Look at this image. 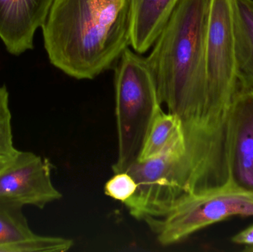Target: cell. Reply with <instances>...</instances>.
<instances>
[{
    "label": "cell",
    "mask_w": 253,
    "mask_h": 252,
    "mask_svg": "<svg viewBox=\"0 0 253 252\" xmlns=\"http://www.w3.org/2000/svg\"><path fill=\"white\" fill-rule=\"evenodd\" d=\"M42 28L53 66L76 79H93L130 45L129 0H53Z\"/></svg>",
    "instance_id": "7a4b0ae2"
},
{
    "label": "cell",
    "mask_w": 253,
    "mask_h": 252,
    "mask_svg": "<svg viewBox=\"0 0 253 252\" xmlns=\"http://www.w3.org/2000/svg\"><path fill=\"white\" fill-rule=\"evenodd\" d=\"M115 91L118 155L114 173L138 161L162 105L147 59L129 47L116 65Z\"/></svg>",
    "instance_id": "3957f363"
},
{
    "label": "cell",
    "mask_w": 253,
    "mask_h": 252,
    "mask_svg": "<svg viewBox=\"0 0 253 252\" xmlns=\"http://www.w3.org/2000/svg\"><path fill=\"white\" fill-rule=\"evenodd\" d=\"M229 180L253 192V88L238 84L227 121Z\"/></svg>",
    "instance_id": "ba28073f"
},
{
    "label": "cell",
    "mask_w": 253,
    "mask_h": 252,
    "mask_svg": "<svg viewBox=\"0 0 253 252\" xmlns=\"http://www.w3.org/2000/svg\"><path fill=\"white\" fill-rule=\"evenodd\" d=\"M211 0H180L146 58L159 99L182 124L185 158L211 171L225 162L208 114L206 36Z\"/></svg>",
    "instance_id": "6da1fadb"
},
{
    "label": "cell",
    "mask_w": 253,
    "mask_h": 252,
    "mask_svg": "<svg viewBox=\"0 0 253 252\" xmlns=\"http://www.w3.org/2000/svg\"><path fill=\"white\" fill-rule=\"evenodd\" d=\"M181 156L168 152L145 161L138 160L125 170L137 186L134 195L124 203L131 216L145 221L169 213L183 195L177 168V158Z\"/></svg>",
    "instance_id": "8992f818"
},
{
    "label": "cell",
    "mask_w": 253,
    "mask_h": 252,
    "mask_svg": "<svg viewBox=\"0 0 253 252\" xmlns=\"http://www.w3.org/2000/svg\"><path fill=\"white\" fill-rule=\"evenodd\" d=\"M232 242L247 247L253 246V225L233 237Z\"/></svg>",
    "instance_id": "2e32d148"
},
{
    "label": "cell",
    "mask_w": 253,
    "mask_h": 252,
    "mask_svg": "<svg viewBox=\"0 0 253 252\" xmlns=\"http://www.w3.org/2000/svg\"><path fill=\"white\" fill-rule=\"evenodd\" d=\"M233 216L253 217V192L229 180L223 186L184 194L166 216L145 222L159 244L170 246Z\"/></svg>",
    "instance_id": "5b68a950"
},
{
    "label": "cell",
    "mask_w": 253,
    "mask_h": 252,
    "mask_svg": "<svg viewBox=\"0 0 253 252\" xmlns=\"http://www.w3.org/2000/svg\"><path fill=\"white\" fill-rule=\"evenodd\" d=\"M53 0H0V38L9 53L34 47L36 31L45 22Z\"/></svg>",
    "instance_id": "9c48e42d"
},
{
    "label": "cell",
    "mask_w": 253,
    "mask_h": 252,
    "mask_svg": "<svg viewBox=\"0 0 253 252\" xmlns=\"http://www.w3.org/2000/svg\"><path fill=\"white\" fill-rule=\"evenodd\" d=\"M18 152L13 146L8 92L5 86H0V158L13 159Z\"/></svg>",
    "instance_id": "5bb4252c"
},
{
    "label": "cell",
    "mask_w": 253,
    "mask_h": 252,
    "mask_svg": "<svg viewBox=\"0 0 253 252\" xmlns=\"http://www.w3.org/2000/svg\"><path fill=\"white\" fill-rule=\"evenodd\" d=\"M135 180L126 172L114 173L105 185V193L110 198L124 204L136 191Z\"/></svg>",
    "instance_id": "9a60e30c"
},
{
    "label": "cell",
    "mask_w": 253,
    "mask_h": 252,
    "mask_svg": "<svg viewBox=\"0 0 253 252\" xmlns=\"http://www.w3.org/2000/svg\"><path fill=\"white\" fill-rule=\"evenodd\" d=\"M233 16L238 78L253 88V0H234Z\"/></svg>",
    "instance_id": "7c38bea8"
},
{
    "label": "cell",
    "mask_w": 253,
    "mask_h": 252,
    "mask_svg": "<svg viewBox=\"0 0 253 252\" xmlns=\"http://www.w3.org/2000/svg\"><path fill=\"white\" fill-rule=\"evenodd\" d=\"M22 209L0 204V249L37 235L30 229Z\"/></svg>",
    "instance_id": "4fadbf2b"
},
{
    "label": "cell",
    "mask_w": 253,
    "mask_h": 252,
    "mask_svg": "<svg viewBox=\"0 0 253 252\" xmlns=\"http://www.w3.org/2000/svg\"><path fill=\"white\" fill-rule=\"evenodd\" d=\"M185 152V138L181 121L174 114L161 109L152 122L138 160L145 161L168 152L184 158Z\"/></svg>",
    "instance_id": "8fae6325"
},
{
    "label": "cell",
    "mask_w": 253,
    "mask_h": 252,
    "mask_svg": "<svg viewBox=\"0 0 253 252\" xmlns=\"http://www.w3.org/2000/svg\"><path fill=\"white\" fill-rule=\"evenodd\" d=\"M180 0H129L130 46L146 53L159 37Z\"/></svg>",
    "instance_id": "30bf717a"
},
{
    "label": "cell",
    "mask_w": 253,
    "mask_h": 252,
    "mask_svg": "<svg viewBox=\"0 0 253 252\" xmlns=\"http://www.w3.org/2000/svg\"><path fill=\"white\" fill-rule=\"evenodd\" d=\"M51 164L34 152L19 151L0 172V204L44 209L59 201L62 193L51 179Z\"/></svg>",
    "instance_id": "52a82bcc"
},
{
    "label": "cell",
    "mask_w": 253,
    "mask_h": 252,
    "mask_svg": "<svg viewBox=\"0 0 253 252\" xmlns=\"http://www.w3.org/2000/svg\"><path fill=\"white\" fill-rule=\"evenodd\" d=\"M233 2L211 0L206 36L208 114L212 131L224 146L230 108L239 84Z\"/></svg>",
    "instance_id": "277c9868"
},
{
    "label": "cell",
    "mask_w": 253,
    "mask_h": 252,
    "mask_svg": "<svg viewBox=\"0 0 253 252\" xmlns=\"http://www.w3.org/2000/svg\"><path fill=\"white\" fill-rule=\"evenodd\" d=\"M11 160H6L0 158V172H1V170H4V169L9 164H10Z\"/></svg>",
    "instance_id": "e0dca14e"
},
{
    "label": "cell",
    "mask_w": 253,
    "mask_h": 252,
    "mask_svg": "<svg viewBox=\"0 0 253 252\" xmlns=\"http://www.w3.org/2000/svg\"><path fill=\"white\" fill-rule=\"evenodd\" d=\"M246 251L253 252V246L248 247V248L246 249Z\"/></svg>",
    "instance_id": "ac0fdd59"
}]
</instances>
